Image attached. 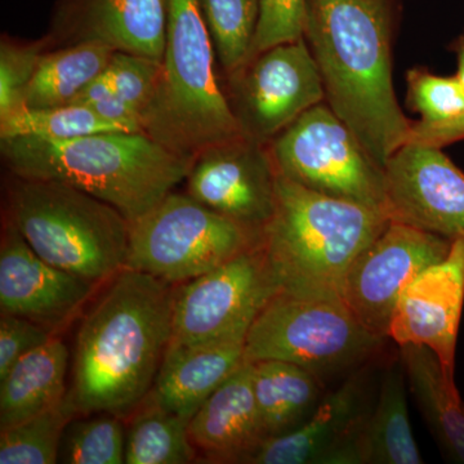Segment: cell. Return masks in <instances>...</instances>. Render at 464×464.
Here are the masks:
<instances>
[{
  "label": "cell",
  "instance_id": "1",
  "mask_svg": "<svg viewBox=\"0 0 464 464\" xmlns=\"http://www.w3.org/2000/svg\"><path fill=\"white\" fill-rule=\"evenodd\" d=\"M176 285L125 267L76 332L66 401L75 413L123 420L148 399L172 340Z\"/></svg>",
  "mask_w": 464,
  "mask_h": 464
},
{
  "label": "cell",
  "instance_id": "2",
  "mask_svg": "<svg viewBox=\"0 0 464 464\" xmlns=\"http://www.w3.org/2000/svg\"><path fill=\"white\" fill-rule=\"evenodd\" d=\"M393 0H306L304 38L325 102L381 168L408 143L413 123L392 82Z\"/></svg>",
  "mask_w": 464,
  "mask_h": 464
},
{
  "label": "cell",
  "instance_id": "3",
  "mask_svg": "<svg viewBox=\"0 0 464 464\" xmlns=\"http://www.w3.org/2000/svg\"><path fill=\"white\" fill-rule=\"evenodd\" d=\"M14 176L74 186L118 209L132 224L185 181L186 160L143 132H101L65 141L0 140Z\"/></svg>",
  "mask_w": 464,
  "mask_h": 464
},
{
  "label": "cell",
  "instance_id": "4",
  "mask_svg": "<svg viewBox=\"0 0 464 464\" xmlns=\"http://www.w3.org/2000/svg\"><path fill=\"white\" fill-rule=\"evenodd\" d=\"M383 210L310 190L277 174L264 246L280 290L342 299L351 265L390 224Z\"/></svg>",
  "mask_w": 464,
  "mask_h": 464
},
{
  "label": "cell",
  "instance_id": "5",
  "mask_svg": "<svg viewBox=\"0 0 464 464\" xmlns=\"http://www.w3.org/2000/svg\"><path fill=\"white\" fill-rule=\"evenodd\" d=\"M215 47L198 0H167V41L141 132L186 160L244 136L217 81Z\"/></svg>",
  "mask_w": 464,
  "mask_h": 464
},
{
  "label": "cell",
  "instance_id": "6",
  "mask_svg": "<svg viewBox=\"0 0 464 464\" xmlns=\"http://www.w3.org/2000/svg\"><path fill=\"white\" fill-rule=\"evenodd\" d=\"M7 217L39 257L88 282L127 267L130 222L99 198L50 179L14 176Z\"/></svg>",
  "mask_w": 464,
  "mask_h": 464
},
{
  "label": "cell",
  "instance_id": "7",
  "mask_svg": "<svg viewBox=\"0 0 464 464\" xmlns=\"http://www.w3.org/2000/svg\"><path fill=\"white\" fill-rule=\"evenodd\" d=\"M342 299L279 290L256 317L244 343V362L280 360L323 374L360 364L383 343Z\"/></svg>",
  "mask_w": 464,
  "mask_h": 464
},
{
  "label": "cell",
  "instance_id": "8",
  "mask_svg": "<svg viewBox=\"0 0 464 464\" xmlns=\"http://www.w3.org/2000/svg\"><path fill=\"white\" fill-rule=\"evenodd\" d=\"M264 241V234L172 191L130 224L127 267L179 285Z\"/></svg>",
  "mask_w": 464,
  "mask_h": 464
},
{
  "label": "cell",
  "instance_id": "9",
  "mask_svg": "<svg viewBox=\"0 0 464 464\" xmlns=\"http://www.w3.org/2000/svg\"><path fill=\"white\" fill-rule=\"evenodd\" d=\"M267 148L279 176L386 213L383 168L325 101L299 116Z\"/></svg>",
  "mask_w": 464,
  "mask_h": 464
},
{
  "label": "cell",
  "instance_id": "10",
  "mask_svg": "<svg viewBox=\"0 0 464 464\" xmlns=\"http://www.w3.org/2000/svg\"><path fill=\"white\" fill-rule=\"evenodd\" d=\"M280 290L264 241L209 273L176 285L170 343L246 342Z\"/></svg>",
  "mask_w": 464,
  "mask_h": 464
},
{
  "label": "cell",
  "instance_id": "11",
  "mask_svg": "<svg viewBox=\"0 0 464 464\" xmlns=\"http://www.w3.org/2000/svg\"><path fill=\"white\" fill-rule=\"evenodd\" d=\"M228 81L227 99L241 132L264 145L325 101L322 76L304 38L250 58Z\"/></svg>",
  "mask_w": 464,
  "mask_h": 464
},
{
  "label": "cell",
  "instance_id": "12",
  "mask_svg": "<svg viewBox=\"0 0 464 464\" xmlns=\"http://www.w3.org/2000/svg\"><path fill=\"white\" fill-rule=\"evenodd\" d=\"M453 240L390 221L359 256L344 279L342 301L368 331L386 338L406 286L447 257Z\"/></svg>",
  "mask_w": 464,
  "mask_h": 464
},
{
  "label": "cell",
  "instance_id": "13",
  "mask_svg": "<svg viewBox=\"0 0 464 464\" xmlns=\"http://www.w3.org/2000/svg\"><path fill=\"white\" fill-rule=\"evenodd\" d=\"M186 194L264 234L276 209L277 172L267 145L246 136L218 143L192 161Z\"/></svg>",
  "mask_w": 464,
  "mask_h": 464
},
{
  "label": "cell",
  "instance_id": "14",
  "mask_svg": "<svg viewBox=\"0 0 464 464\" xmlns=\"http://www.w3.org/2000/svg\"><path fill=\"white\" fill-rule=\"evenodd\" d=\"M384 182L391 221L450 240L464 237V173L441 148L405 143L387 161Z\"/></svg>",
  "mask_w": 464,
  "mask_h": 464
},
{
  "label": "cell",
  "instance_id": "15",
  "mask_svg": "<svg viewBox=\"0 0 464 464\" xmlns=\"http://www.w3.org/2000/svg\"><path fill=\"white\" fill-rule=\"evenodd\" d=\"M96 289L39 257L7 217L0 241V314L25 317L58 335Z\"/></svg>",
  "mask_w": 464,
  "mask_h": 464
},
{
  "label": "cell",
  "instance_id": "16",
  "mask_svg": "<svg viewBox=\"0 0 464 464\" xmlns=\"http://www.w3.org/2000/svg\"><path fill=\"white\" fill-rule=\"evenodd\" d=\"M464 304V237H456L448 256L424 268L406 286L393 311L387 337L398 346L431 348L454 375L458 331Z\"/></svg>",
  "mask_w": 464,
  "mask_h": 464
},
{
  "label": "cell",
  "instance_id": "17",
  "mask_svg": "<svg viewBox=\"0 0 464 464\" xmlns=\"http://www.w3.org/2000/svg\"><path fill=\"white\" fill-rule=\"evenodd\" d=\"M188 435L198 463L248 464L266 440L250 362H244L200 406L188 423Z\"/></svg>",
  "mask_w": 464,
  "mask_h": 464
},
{
  "label": "cell",
  "instance_id": "18",
  "mask_svg": "<svg viewBox=\"0 0 464 464\" xmlns=\"http://www.w3.org/2000/svg\"><path fill=\"white\" fill-rule=\"evenodd\" d=\"M365 378L351 375L320 400L297 429L265 440L248 464H329L335 451L355 435L368 411Z\"/></svg>",
  "mask_w": 464,
  "mask_h": 464
},
{
  "label": "cell",
  "instance_id": "19",
  "mask_svg": "<svg viewBox=\"0 0 464 464\" xmlns=\"http://www.w3.org/2000/svg\"><path fill=\"white\" fill-rule=\"evenodd\" d=\"M60 24L72 42H99L114 51L161 61L167 0H67Z\"/></svg>",
  "mask_w": 464,
  "mask_h": 464
},
{
  "label": "cell",
  "instance_id": "20",
  "mask_svg": "<svg viewBox=\"0 0 464 464\" xmlns=\"http://www.w3.org/2000/svg\"><path fill=\"white\" fill-rule=\"evenodd\" d=\"M244 343H169L150 398L190 420L206 400L246 362Z\"/></svg>",
  "mask_w": 464,
  "mask_h": 464
},
{
  "label": "cell",
  "instance_id": "21",
  "mask_svg": "<svg viewBox=\"0 0 464 464\" xmlns=\"http://www.w3.org/2000/svg\"><path fill=\"white\" fill-rule=\"evenodd\" d=\"M401 362L382 381L380 398L355 435L338 449L332 464H422L411 432Z\"/></svg>",
  "mask_w": 464,
  "mask_h": 464
},
{
  "label": "cell",
  "instance_id": "22",
  "mask_svg": "<svg viewBox=\"0 0 464 464\" xmlns=\"http://www.w3.org/2000/svg\"><path fill=\"white\" fill-rule=\"evenodd\" d=\"M69 350L58 335L21 357L0 380V430L16 426L66 399Z\"/></svg>",
  "mask_w": 464,
  "mask_h": 464
},
{
  "label": "cell",
  "instance_id": "23",
  "mask_svg": "<svg viewBox=\"0 0 464 464\" xmlns=\"http://www.w3.org/2000/svg\"><path fill=\"white\" fill-rule=\"evenodd\" d=\"M400 362L418 406L449 456L464 463V402L438 355L420 344L400 346Z\"/></svg>",
  "mask_w": 464,
  "mask_h": 464
},
{
  "label": "cell",
  "instance_id": "24",
  "mask_svg": "<svg viewBox=\"0 0 464 464\" xmlns=\"http://www.w3.org/2000/svg\"><path fill=\"white\" fill-rule=\"evenodd\" d=\"M252 364V386L266 440L297 429L323 399L322 378L280 360Z\"/></svg>",
  "mask_w": 464,
  "mask_h": 464
},
{
  "label": "cell",
  "instance_id": "25",
  "mask_svg": "<svg viewBox=\"0 0 464 464\" xmlns=\"http://www.w3.org/2000/svg\"><path fill=\"white\" fill-rule=\"evenodd\" d=\"M114 52L109 45L91 41L44 52L27 90L25 109L70 105L108 69Z\"/></svg>",
  "mask_w": 464,
  "mask_h": 464
},
{
  "label": "cell",
  "instance_id": "26",
  "mask_svg": "<svg viewBox=\"0 0 464 464\" xmlns=\"http://www.w3.org/2000/svg\"><path fill=\"white\" fill-rule=\"evenodd\" d=\"M127 422L125 463H198L188 435L190 420L167 411L150 396Z\"/></svg>",
  "mask_w": 464,
  "mask_h": 464
},
{
  "label": "cell",
  "instance_id": "27",
  "mask_svg": "<svg viewBox=\"0 0 464 464\" xmlns=\"http://www.w3.org/2000/svg\"><path fill=\"white\" fill-rule=\"evenodd\" d=\"M219 65L226 75L248 60L257 32L261 0H198Z\"/></svg>",
  "mask_w": 464,
  "mask_h": 464
},
{
  "label": "cell",
  "instance_id": "28",
  "mask_svg": "<svg viewBox=\"0 0 464 464\" xmlns=\"http://www.w3.org/2000/svg\"><path fill=\"white\" fill-rule=\"evenodd\" d=\"M101 132H130L94 112L88 106L70 105L48 109H24L0 121V140L14 137L65 141Z\"/></svg>",
  "mask_w": 464,
  "mask_h": 464
},
{
  "label": "cell",
  "instance_id": "29",
  "mask_svg": "<svg viewBox=\"0 0 464 464\" xmlns=\"http://www.w3.org/2000/svg\"><path fill=\"white\" fill-rule=\"evenodd\" d=\"M127 420L118 415H79L67 424L58 463L123 464L127 445Z\"/></svg>",
  "mask_w": 464,
  "mask_h": 464
},
{
  "label": "cell",
  "instance_id": "30",
  "mask_svg": "<svg viewBox=\"0 0 464 464\" xmlns=\"http://www.w3.org/2000/svg\"><path fill=\"white\" fill-rule=\"evenodd\" d=\"M75 413L66 399L16 426L0 430V463H58L61 440Z\"/></svg>",
  "mask_w": 464,
  "mask_h": 464
},
{
  "label": "cell",
  "instance_id": "31",
  "mask_svg": "<svg viewBox=\"0 0 464 464\" xmlns=\"http://www.w3.org/2000/svg\"><path fill=\"white\" fill-rule=\"evenodd\" d=\"M48 39L21 43L3 35L0 44V121L25 109L27 90Z\"/></svg>",
  "mask_w": 464,
  "mask_h": 464
},
{
  "label": "cell",
  "instance_id": "32",
  "mask_svg": "<svg viewBox=\"0 0 464 464\" xmlns=\"http://www.w3.org/2000/svg\"><path fill=\"white\" fill-rule=\"evenodd\" d=\"M408 100L422 123L453 121L464 114V87L457 76H438L422 69L408 72Z\"/></svg>",
  "mask_w": 464,
  "mask_h": 464
},
{
  "label": "cell",
  "instance_id": "33",
  "mask_svg": "<svg viewBox=\"0 0 464 464\" xmlns=\"http://www.w3.org/2000/svg\"><path fill=\"white\" fill-rule=\"evenodd\" d=\"M160 69L161 61L115 51L106 74L111 81L116 96L140 118L154 94Z\"/></svg>",
  "mask_w": 464,
  "mask_h": 464
},
{
  "label": "cell",
  "instance_id": "34",
  "mask_svg": "<svg viewBox=\"0 0 464 464\" xmlns=\"http://www.w3.org/2000/svg\"><path fill=\"white\" fill-rule=\"evenodd\" d=\"M306 0H261L257 32L248 60L282 43L304 38Z\"/></svg>",
  "mask_w": 464,
  "mask_h": 464
},
{
  "label": "cell",
  "instance_id": "35",
  "mask_svg": "<svg viewBox=\"0 0 464 464\" xmlns=\"http://www.w3.org/2000/svg\"><path fill=\"white\" fill-rule=\"evenodd\" d=\"M56 337L50 329L25 317L0 314V380L21 359Z\"/></svg>",
  "mask_w": 464,
  "mask_h": 464
},
{
  "label": "cell",
  "instance_id": "36",
  "mask_svg": "<svg viewBox=\"0 0 464 464\" xmlns=\"http://www.w3.org/2000/svg\"><path fill=\"white\" fill-rule=\"evenodd\" d=\"M460 140H464V114L444 123H413L408 142L424 143L442 149Z\"/></svg>",
  "mask_w": 464,
  "mask_h": 464
},
{
  "label": "cell",
  "instance_id": "37",
  "mask_svg": "<svg viewBox=\"0 0 464 464\" xmlns=\"http://www.w3.org/2000/svg\"><path fill=\"white\" fill-rule=\"evenodd\" d=\"M453 50L458 57V72L456 76L464 87V34L454 42Z\"/></svg>",
  "mask_w": 464,
  "mask_h": 464
}]
</instances>
